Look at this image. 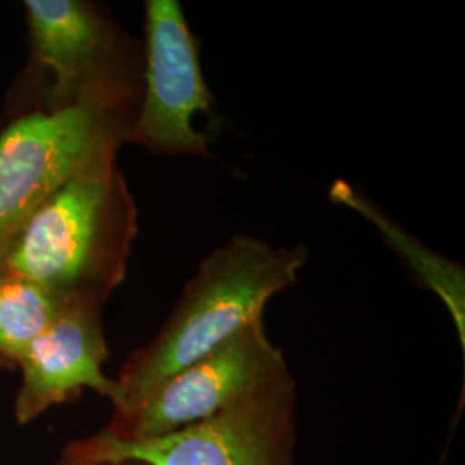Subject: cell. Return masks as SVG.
I'll return each instance as SVG.
<instances>
[{
	"label": "cell",
	"instance_id": "1",
	"mask_svg": "<svg viewBox=\"0 0 465 465\" xmlns=\"http://www.w3.org/2000/svg\"><path fill=\"white\" fill-rule=\"evenodd\" d=\"M307 261L303 243L272 247L249 234H234L213 250L163 328L121 367L113 420L130 416L173 374L261 321L267 302L299 282Z\"/></svg>",
	"mask_w": 465,
	"mask_h": 465
},
{
	"label": "cell",
	"instance_id": "2",
	"mask_svg": "<svg viewBox=\"0 0 465 465\" xmlns=\"http://www.w3.org/2000/svg\"><path fill=\"white\" fill-rule=\"evenodd\" d=\"M138 209L116 155L63 184L9 250L2 272L35 282L63 302L104 303L124 282Z\"/></svg>",
	"mask_w": 465,
	"mask_h": 465
},
{
	"label": "cell",
	"instance_id": "3",
	"mask_svg": "<svg viewBox=\"0 0 465 465\" xmlns=\"http://www.w3.org/2000/svg\"><path fill=\"white\" fill-rule=\"evenodd\" d=\"M30 59L4 107L7 114L97 107L136 114L143 47L100 4L26 0Z\"/></svg>",
	"mask_w": 465,
	"mask_h": 465
},
{
	"label": "cell",
	"instance_id": "4",
	"mask_svg": "<svg viewBox=\"0 0 465 465\" xmlns=\"http://www.w3.org/2000/svg\"><path fill=\"white\" fill-rule=\"evenodd\" d=\"M134 116L97 107L5 113L0 126V272L35 213L78 173L117 155Z\"/></svg>",
	"mask_w": 465,
	"mask_h": 465
},
{
	"label": "cell",
	"instance_id": "5",
	"mask_svg": "<svg viewBox=\"0 0 465 465\" xmlns=\"http://www.w3.org/2000/svg\"><path fill=\"white\" fill-rule=\"evenodd\" d=\"M78 443L111 465H295L297 381L284 371L224 412L166 436L119 440L102 430Z\"/></svg>",
	"mask_w": 465,
	"mask_h": 465
},
{
	"label": "cell",
	"instance_id": "6",
	"mask_svg": "<svg viewBox=\"0 0 465 465\" xmlns=\"http://www.w3.org/2000/svg\"><path fill=\"white\" fill-rule=\"evenodd\" d=\"M143 26L142 97L126 143L161 155L209 159V140L193 119L213 111L214 97L182 4L147 0Z\"/></svg>",
	"mask_w": 465,
	"mask_h": 465
},
{
	"label": "cell",
	"instance_id": "7",
	"mask_svg": "<svg viewBox=\"0 0 465 465\" xmlns=\"http://www.w3.org/2000/svg\"><path fill=\"white\" fill-rule=\"evenodd\" d=\"M288 371L284 353L255 321L157 386L136 411L104 431L119 440H150L217 416Z\"/></svg>",
	"mask_w": 465,
	"mask_h": 465
},
{
	"label": "cell",
	"instance_id": "8",
	"mask_svg": "<svg viewBox=\"0 0 465 465\" xmlns=\"http://www.w3.org/2000/svg\"><path fill=\"white\" fill-rule=\"evenodd\" d=\"M102 303L67 300L61 312L23 351L21 386L15 401L19 424H30L49 409L92 390L114 405L116 380L104 372L109 357L102 326Z\"/></svg>",
	"mask_w": 465,
	"mask_h": 465
},
{
	"label": "cell",
	"instance_id": "9",
	"mask_svg": "<svg viewBox=\"0 0 465 465\" xmlns=\"http://www.w3.org/2000/svg\"><path fill=\"white\" fill-rule=\"evenodd\" d=\"M330 197L351 211L366 217L374 224L384 242L395 250L400 259L409 267L420 286L431 290L445 303L455 324L459 341L465 350V269L447 257L428 249L411 232H405L391 217L381 211L374 202L357 190L353 184L336 180L331 184Z\"/></svg>",
	"mask_w": 465,
	"mask_h": 465
},
{
	"label": "cell",
	"instance_id": "10",
	"mask_svg": "<svg viewBox=\"0 0 465 465\" xmlns=\"http://www.w3.org/2000/svg\"><path fill=\"white\" fill-rule=\"evenodd\" d=\"M64 303L35 282L0 272V362L17 364Z\"/></svg>",
	"mask_w": 465,
	"mask_h": 465
},
{
	"label": "cell",
	"instance_id": "11",
	"mask_svg": "<svg viewBox=\"0 0 465 465\" xmlns=\"http://www.w3.org/2000/svg\"><path fill=\"white\" fill-rule=\"evenodd\" d=\"M55 465H111L105 464V462H100V460H95L92 455H88L84 449H82V445L78 443V441H74L73 445H69L66 450H64V453H63V457L59 459V462Z\"/></svg>",
	"mask_w": 465,
	"mask_h": 465
},
{
	"label": "cell",
	"instance_id": "12",
	"mask_svg": "<svg viewBox=\"0 0 465 465\" xmlns=\"http://www.w3.org/2000/svg\"><path fill=\"white\" fill-rule=\"evenodd\" d=\"M4 121H5V113H4V109H0V126Z\"/></svg>",
	"mask_w": 465,
	"mask_h": 465
},
{
	"label": "cell",
	"instance_id": "13",
	"mask_svg": "<svg viewBox=\"0 0 465 465\" xmlns=\"http://www.w3.org/2000/svg\"><path fill=\"white\" fill-rule=\"evenodd\" d=\"M121 465H142V464H134V462H126V464H121Z\"/></svg>",
	"mask_w": 465,
	"mask_h": 465
}]
</instances>
